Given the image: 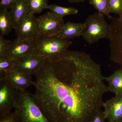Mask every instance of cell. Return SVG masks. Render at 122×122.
I'll return each instance as SVG.
<instances>
[{
  "label": "cell",
  "instance_id": "2",
  "mask_svg": "<svg viewBox=\"0 0 122 122\" xmlns=\"http://www.w3.org/2000/svg\"><path fill=\"white\" fill-rule=\"evenodd\" d=\"M14 112L19 122H50L26 90L20 91Z\"/></svg>",
  "mask_w": 122,
  "mask_h": 122
},
{
  "label": "cell",
  "instance_id": "19",
  "mask_svg": "<svg viewBox=\"0 0 122 122\" xmlns=\"http://www.w3.org/2000/svg\"><path fill=\"white\" fill-rule=\"evenodd\" d=\"M90 4L93 6L98 12L106 16L109 20L112 17L109 9V0H89Z\"/></svg>",
  "mask_w": 122,
  "mask_h": 122
},
{
  "label": "cell",
  "instance_id": "5",
  "mask_svg": "<svg viewBox=\"0 0 122 122\" xmlns=\"http://www.w3.org/2000/svg\"><path fill=\"white\" fill-rule=\"evenodd\" d=\"M110 24V59L122 70V20L119 17H112Z\"/></svg>",
  "mask_w": 122,
  "mask_h": 122
},
{
  "label": "cell",
  "instance_id": "11",
  "mask_svg": "<svg viewBox=\"0 0 122 122\" xmlns=\"http://www.w3.org/2000/svg\"><path fill=\"white\" fill-rule=\"evenodd\" d=\"M103 107L107 122H117L122 116V94L107 100Z\"/></svg>",
  "mask_w": 122,
  "mask_h": 122
},
{
  "label": "cell",
  "instance_id": "23",
  "mask_svg": "<svg viewBox=\"0 0 122 122\" xmlns=\"http://www.w3.org/2000/svg\"><path fill=\"white\" fill-rule=\"evenodd\" d=\"M0 122H19L13 111L0 117Z\"/></svg>",
  "mask_w": 122,
  "mask_h": 122
},
{
  "label": "cell",
  "instance_id": "12",
  "mask_svg": "<svg viewBox=\"0 0 122 122\" xmlns=\"http://www.w3.org/2000/svg\"><path fill=\"white\" fill-rule=\"evenodd\" d=\"M31 76L14 69L0 76V77L6 79L19 91H22L33 85L34 81L32 80Z\"/></svg>",
  "mask_w": 122,
  "mask_h": 122
},
{
  "label": "cell",
  "instance_id": "28",
  "mask_svg": "<svg viewBox=\"0 0 122 122\" xmlns=\"http://www.w3.org/2000/svg\"><path fill=\"white\" fill-rule=\"evenodd\" d=\"M119 18H120V19H121V20H122V14H121V15L119 17Z\"/></svg>",
  "mask_w": 122,
  "mask_h": 122
},
{
  "label": "cell",
  "instance_id": "13",
  "mask_svg": "<svg viewBox=\"0 0 122 122\" xmlns=\"http://www.w3.org/2000/svg\"><path fill=\"white\" fill-rule=\"evenodd\" d=\"M85 27L84 22L69 21L64 24L57 36L61 39L68 40L79 37L82 36Z\"/></svg>",
  "mask_w": 122,
  "mask_h": 122
},
{
  "label": "cell",
  "instance_id": "21",
  "mask_svg": "<svg viewBox=\"0 0 122 122\" xmlns=\"http://www.w3.org/2000/svg\"><path fill=\"white\" fill-rule=\"evenodd\" d=\"M110 13L118 14L120 16L122 13V0H109Z\"/></svg>",
  "mask_w": 122,
  "mask_h": 122
},
{
  "label": "cell",
  "instance_id": "9",
  "mask_svg": "<svg viewBox=\"0 0 122 122\" xmlns=\"http://www.w3.org/2000/svg\"><path fill=\"white\" fill-rule=\"evenodd\" d=\"M46 60L34 52L14 61V69L30 75H35Z\"/></svg>",
  "mask_w": 122,
  "mask_h": 122
},
{
  "label": "cell",
  "instance_id": "14",
  "mask_svg": "<svg viewBox=\"0 0 122 122\" xmlns=\"http://www.w3.org/2000/svg\"><path fill=\"white\" fill-rule=\"evenodd\" d=\"M104 81L108 83L107 92H111L115 95L122 94V70L119 68L108 77H104Z\"/></svg>",
  "mask_w": 122,
  "mask_h": 122
},
{
  "label": "cell",
  "instance_id": "17",
  "mask_svg": "<svg viewBox=\"0 0 122 122\" xmlns=\"http://www.w3.org/2000/svg\"><path fill=\"white\" fill-rule=\"evenodd\" d=\"M47 9L62 18L66 16L76 15L78 12V9L73 7H61L54 4L49 5Z\"/></svg>",
  "mask_w": 122,
  "mask_h": 122
},
{
  "label": "cell",
  "instance_id": "22",
  "mask_svg": "<svg viewBox=\"0 0 122 122\" xmlns=\"http://www.w3.org/2000/svg\"><path fill=\"white\" fill-rule=\"evenodd\" d=\"M11 40L5 39L0 36V57L6 56L7 50Z\"/></svg>",
  "mask_w": 122,
  "mask_h": 122
},
{
  "label": "cell",
  "instance_id": "7",
  "mask_svg": "<svg viewBox=\"0 0 122 122\" xmlns=\"http://www.w3.org/2000/svg\"><path fill=\"white\" fill-rule=\"evenodd\" d=\"M38 36L50 37L57 36L64 24L63 18L48 11L37 18Z\"/></svg>",
  "mask_w": 122,
  "mask_h": 122
},
{
  "label": "cell",
  "instance_id": "6",
  "mask_svg": "<svg viewBox=\"0 0 122 122\" xmlns=\"http://www.w3.org/2000/svg\"><path fill=\"white\" fill-rule=\"evenodd\" d=\"M20 91L4 77H0V117L14 108Z\"/></svg>",
  "mask_w": 122,
  "mask_h": 122
},
{
  "label": "cell",
  "instance_id": "18",
  "mask_svg": "<svg viewBox=\"0 0 122 122\" xmlns=\"http://www.w3.org/2000/svg\"><path fill=\"white\" fill-rule=\"evenodd\" d=\"M29 14H35L40 13L47 9L48 0H27Z\"/></svg>",
  "mask_w": 122,
  "mask_h": 122
},
{
  "label": "cell",
  "instance_id": "15",
  "mask_svg": "<svg viewBox=\"0 0 122 122\" xmlns=\"http://www.w3.org/2000/svg\"><path fill=\"white\" fill-rule=\"evenodd\" d=\"M9 11L15 26L29 14L27 0H18Z\"/></svg>",
  "mask_w": 122,
  "mask_h": 122
},
{
  "label": "cell",
  "instance_id": "24",
  "mask_svg": "<svg viewBox=\"0 0 122 122\" xmlns=\"http://www.w3.org/2000/svg\"><path fill=\"white\" fill-rule=\"evenodd\" d=\"M18 0H1L0 9H10Z\"/></svg>",
  "mask_w": 122,
  "mask_h": 122
},
{
  "label": "cell",
  "instance_id": "1",
  "mask_svg": "<svg viewBox=\"0 0 122 122\" xmlns=\"http://www.w3.org/2000/svg\"><path fill=\"white\" fill-rule=\"evenodd\" d=\"M34 100L50 122H90L107 92L101 66L85 52L46 59L35 74Z\"/></svg>",
  "mask_w": 122,
  "mask_h": 122
},
{
  "label": "cell",
  "instance_id": "27",
  "mask_svg": "<svg viewBox=\"0 0 122 122\" xmlns=\"http://www.w3.org/2000/svg\"><path fill=\"white\" fill-rule=\"evenodd\" d=\"M117 122H122V116Z\"/></svg>",
  "mask_w": 122,
  "mask_h": 122
},
{
  "label": "cell",
  "instance_id": "26",
  "mask_svg": "<svg viewBox=\"0 0 122 122\" xmlns=\"http://www.w3.org/2000/svg\"><path fill=\"white\" fill-rule=\"evenodd\" d=\"M67 0L70 3H76L84 2L86 0Z\"/></svg>",
  "mask_w": 122,
  "mask_h": 122
},
{
  "label": "cell",
  "instance_id": "10",
  "mask_svg": "<svg viewBox=\"0 0 122 122\" xmlns=\"http://www.w3.org/2000/svg\"><path fill=\"white\" fill-rule=\"evenodd\" d=\"M35 41H24L17 38L11 41L5 56L15 61L34 52L35 50Z\"/></svg>",
  "mask_w": 122,
  "mask_h": 122
},
{
  "label": "cell",
  "instance_id": "16",
  "mask_svg": "<svg viewBox=\"0 0 122 122\" xmlns=\"http://www.w3.org/2000/svg\"><path fill=\"white\" fill-rule=\"evenodd\" d=\"M14 28V25L9 11L7 9H0L1 36L3 37L8 35Z\"/></svg>",
  "mask_w": 122,
  "mask_h": 122
},
{
  "label": "cell",
  "instance_id": "4",
  "mask_svg": "<svg viewBox=\"0 0 122 122\" xmlns=\"http://www.w3.org/2000/svg\"><path fill=\"white\" fill-rule=\"evenodd\" d=\"M105 16L97 12L89 15L85 20V28L81 36L89 45L109 38L110 26Z\"/></svg>",
  "mask_w": 122,
  "mask_h": 122
},
{
  "label": "cell",
  "instance_id": "25",
  "mask_svg": "<svg viewBox=\"0 0 122 122\" xmlns=\"http://www.w3.org/2000/svg\"><path fill=\"white\" fill-rule=\"evenodd\" d=\"M106 120V118L104 112L101 110L95 116L90 122H105Z\"/></svg>",
  "mask_w": 122,
  "mask_h": 122
},
{
  "label": "cell",
  "instance_id": "8",
  "mask_svg": "<svg viewBox=\"0 0 122 122\" xmlns=\"http://www.w3.org/2000/svg\"><path fill=\"white\" fill-rule=\"evenodd\" d=\"M17 38L24 41H35L38 36L37 18L28 14L14 26Z\"/></svg>",
  "mask_w": 122,
  "mask_h": 122
},
{
  "label": "cell",
  "instance_id": "20",
  "mask_svg": "<svg viewBox=\"0 0 122 122\" xmlns=\"http://www.w3.org/2000/svg\"><path fill=\"white\" fill-rule=\"evenodd\" d=\"M14 69V61L8 57H0V76Z\"/></svg>",
  "mask_w": 122,
  "mask_h": 122
},
{
  "label": "cell",
  "instance_id": "3",
  "mask_svg": "<svg viewBox=\"0 0 122 122\" xmlns=\"http://www.w3.org/2000/svg\"><path fill=\"white\" fill-rule=\"evenodd\" d=\"M34 52L46 59H52L62 56L72 44L68 39L59 38L57 36H38L35 41Z\"/></svg>",
  "mask_w": 122,
  "mask_h": 122
}]
</instances>
